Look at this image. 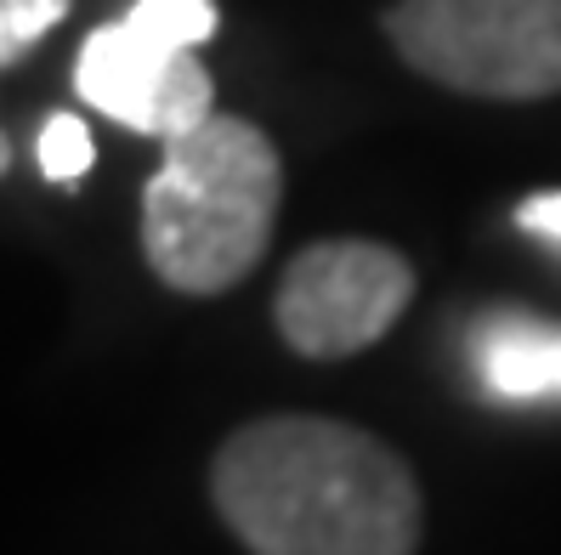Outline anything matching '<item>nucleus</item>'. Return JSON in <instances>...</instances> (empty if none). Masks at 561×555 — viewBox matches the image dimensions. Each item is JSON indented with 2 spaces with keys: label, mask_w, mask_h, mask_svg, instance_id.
<instances>
[{
  "label": "nucleus",
  "mask_w": 561,
  "mask_h": 555,
  "mask_svg": "<svg viewBox=\"0 0 561 555\" xmlns=\"http://www.w3.org/2000/svg\"><path fill=\"white\" fill-rule=\"evenodd\" d=\"M210 499L250 555H414L425 533L403 453L323 414L239 426L216 448Z\"/></svg>",
  "instance_id": "nucleus-1"
},
{
  "label": "nucleus",
  "mask_w": 561,
  "mask_h": 555,
  "mask_svg": "<svg viewBox=\"0 0 561 555\" xmlns=\"http://www.w3.org/2000/svg\"><path fill=\"white\" fill-rule=\"evenodd\" d=\"M284 205V165L261 125L210 114L164 137L142 187V255L176 296H221L267 255Z\"/></svg>",
  "instance_id": "nucleus-2"
},
{
  "label": "nucleus",
  "mask_w": 561,
  "mask_h": 555,
  "mask_svg": "<svg viewBox=\"0 0 561 555\" xmlns=\"http://www.w3.org/2000/svg\"><path fill=\"white\" fill-rule=\"evenodd\" d=\"M386 35L414 74L488 103L561 91V0H398Z\"/></svg>",
  "instance_id": "nucleus-3"
},
{
  "label": "nucleus",
  "mask_w": 561,
  "mask_h": 555,
  "mask_svg": "<svg viewBox=\"0 0 561 555\" xmlns=\"http://www.w3.org/2000/svg\"><path fill=\"white\" fill-rule=\"evenodd\" d=\"M414 301V267L375 239H323L307 244L284 267L278 284V335L289 351L335 363V357L369 351L380 335H391Z\"/></svg>",
  "instance_id": "nucleus-4"
},
{
  "label": "nucleus",
  "mask_w": 561,
  "mask_h": 555,
  "mask_svg": "<svg viewBox=\"0 0 561 555\" xmlns=\"http://www.w3.org/2000/svg\"><path fill=\"white\" fill-rule=\"evenodd\" d=\"M75 91L114 125L159 142L216 114V85L205 62L193 57V46L153 41L137 23L91 28L75 62Z\"/></svg>",
  "instance_id": "nucleus-5"
},
{
  "label": "nucleus",
  "mask_w": 561,
  "mask_h": 555,
  "mask_svg": "<svg viewBox=\"0 0 561 555\" xmlns=\"http://www.w3.org/2000/svg\"><path fill=\"white\" fill-rule=\"evenodd\" d=\"M471 369L488 397L527 403V397H561V323L539 312H488L466 335Z\"/></svg>",
  "instance_id": "nucleus-6"
},
{
  "label": "nucleus",
  "mask_w": 561,
  "mask_h": 555,
  "mask_svg": "<svg viewBox=\"0 0 561 555\" xmlns=\"http://www.w3.org/2000/svg\"><path fill=\"white\" fill-rule=\"evenodd\" d=\"M125 23H137L142 35L171 46H205L216 35V0H137Z\"/></svg>",
  "instance_id": "nucleus-7"
},
{
  "label": "nucleus",
  "mask_w": 561,
  "mask_h": 555,
  "mask_svg": "<svg viewBox=\"0 0 561 555\" xmlns=\"http://www.w3.org/2000/svg\"><path fill=\"white\" fill-rule=\"evenodd\" d=\"M35 153H41V171H46L51 182H80V176L91 171V159H96V142H91L85 119H75V114H51V119L41 125Z\"/></svg>",
  "instance_id": "nucleus-8"
},
{
  "label": "nucleus",
  "mask_w": 561,
  "mask_h": 555,
  "mask_svg": "<svg viewBox=\"0 0 561 555\" xmlns=\"http://www.w3.org/2000/svg\"><path fill=\"white\" fill-rule=\"evenodd\" d=\"M69 7L75 0H0V69L18 62L41 35H51Z\"/></svg>",
  "instance_id": "nucleus-9"
},
{
  "label": "nucleus",
  "mask_w": 561,
  "mask_h": 555,
  "mask_svg": "<svg viewBox=\"0 0 561 555\" xmlns=\"http://www.w3.org/2000/svg\"><path fill=\"white\" fill-rule=\"evenodd\" d=\"M516 227L561 244V193H534V199H522L516 205Z\"/></svg>",
  "instance_id": "nucleus-10"
},
{
  "label": "nucleus",
  "mask_w": 561,
  "mask_h": 555,
  "mask_svg": "<svg viewBox=\"0 0 561 555\" xmlns=\"http://www.w3.org/2000/svg\"><path fill=\"white\" fill-rule=\"evenodd\" d=\"M12 171V148H7V137H0V176Z\"/></svg>",
  "instance_id": "nucleus-11"
}]
</instances>
